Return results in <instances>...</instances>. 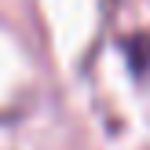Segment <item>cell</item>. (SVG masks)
Returning <instances> with one entry per match:
<instances>
[]
</instances>
